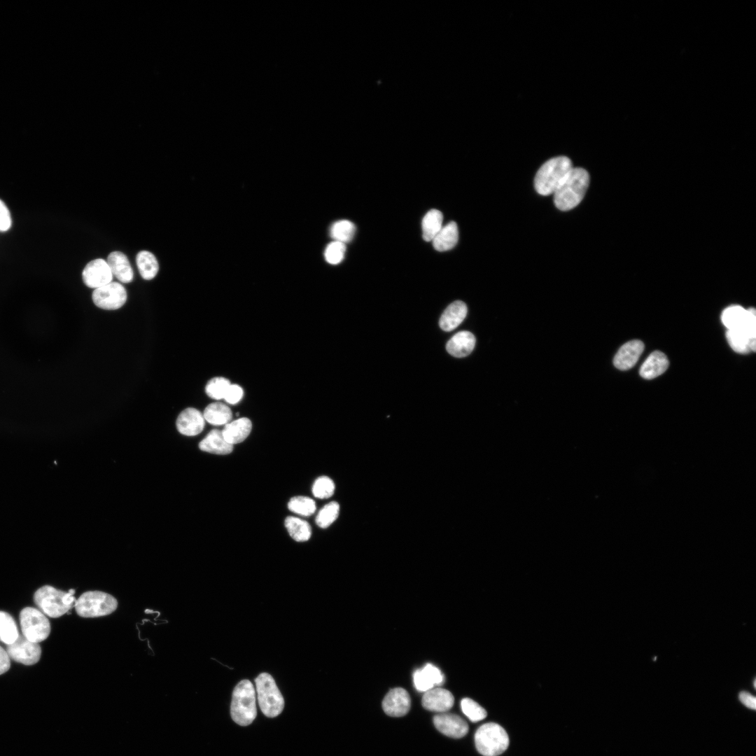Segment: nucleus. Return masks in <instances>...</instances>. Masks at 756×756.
<instances>
[{
	"label": "nucleus",
	"mask_w": 756,
	"mask_h": 756,
	"mask_svg": "<svg viewBox=\"0 0 756 756\" xmlns=\"http://www.w3.org/2000/svg\"><path fill=\"white\" fill-rule=\"evenodd\" d=\"M589 183V173L573 167L554 192V202L561 211H568L582 200Z\"/></svg>",
	"instance_id": "nucleus-1"
},
{
	"label": "nucleus",
	"mask_w": 756,
	"mask_h": 756,
	"mask_svg": "<svg viewBox=\"0 0 756 756\" xmlns=\"http://www.w3.org/2000/svg\"><path fill=\"white\" fill-rule=\"evenodd\" d=\"M573 168L571 160L566 156L550 159L536 174L534 187L536 192L544 196L554 194Z\"/></svg>",
	"instance_id": "nucleus-2"
},
{
	"label": "nucleus",
	"mask_w": 756,
	"mask_h": 756,
	"mask_svg": "<svg viewBox=\"0 0 756 756\" xmlns=\"http://www.w3.org/2000/svg\"><path fill=\"white\" fill-rule=\"evenodd\" d=\"M233 721L241 726L251 724L257 715L255 690L248 680L239 682L233 690L230 706Z\"/></svg>",
	"instance_id": "nucleus-3"
},
{
	"label": "nucleus",
	"mask_w": 756,
	"mask_h": 756,
	"mask_svg": "<svg viewBox=\"0 0 756 756\" xmlns=\"http://www.w3.org/2000/svg\"><path fill=\"white\" fill-rule=\"evenodd\" d=\"M259 706L267 717L274 718L281 713L284 699L272 676L265 672L255 679Z\"/></svg>",
	"instance_id": "nucleus-4"
},
{
	"label": "nucleus",
	"mask_w": 756,
	"mask_h": 756,
	"mask_svg": "<svg viewBox=\"0 0 756 756\" xmlns=\"http://www.w3.org/2000/svg\"><path fill=\"white\" fill-rule=\"evenodd\" d=\"M475 742L477 751L483 756H498L507 748L509 737L501 726L489 722L476 731Z\"/></svg>",
	"instance_id": "nucleus-5"
},
{
	"label": "nucleus",
	"mask_w": 756,
	"mask_h": 756,
	"mask_svg": "<svg viewBox=\"0 0 756 756\" xmlns=\"http://www.w3.org/2000/svg\"><path fill=\"white\" fill-rule=\"evenodd\" d=\"M77 614L82 617H97L113 612L118 601L112 595L100 592L89 591L80 595L74 605Z\"/></svg>",
	"instance_id": "nucleus-6"
},
{
	"label": "nucleus",
	"mask_w": 756,
	"mask_h": 756,
	"mask_svg": "<svg viewBox=\"0 0 756 756\" xmlns=\"http://www.w3.org/2000/svg\"><path fill=\"white\" fill-rule=\"evenodd\" d=\"M20 622L22 635L29 640L40 643L46 640L50 633V624L40 610L27 607L20 613Z\"/></svg>",
	"instance_id": "nucleus-7"
},
{
	"label": "nucleus",
	"mask_w": 756,
	"mask_h": 756,
	"mask_svg": "<svg viewBox=\"0 0 756 756\" xmlns=\"http://www.w3.org/2000/svg\"><path fill=\"white\" fill-rule=\"evenodd\" d=\"M66 592L50 585L39 588L34 595V601L38 608L47 616L59 617L72 608L64 603L63 598Z\"/></svg>",
	"instance_id": "nucleus-8"
},
{
	"label": "nucleus",
	"mask_w": 756,
	"mask_h": 756,
	"mask_svg": "<svg viewBox=\"0 0 756 756\" xmlns=\"http://www.w3.org/2000/svg\"><path fill=\"white\" fill-rule=\"evenodd\" d=\"M722 322L727 330L742 329L750 337H756V311L755 308L745 309L740 305H732L722 313Z\"/></svg>",
	"instance_id": "nucleus-9"
},
{
	"label": "nucleus",
	"mask_w": 756,
	"mask_h": 756,
	"mask_svg": "<svg viewBox=\"0 0 756 756\" xmlns=\"http://www.w3.org/2000/svg\"><path fill=\"white\" fill-rule=\"evenodd\" d=\"M127 298L125 288L121 284L114 281L94 289L92 295L94 304L106 310L120 308L126 302Z\"/></svg>",
	"instance_id": "nucleus-10"
},
{
	"label": "nucleus",
	"mask_w": 756,
	"mask_h": 756,
	"mask_svg": "<svg viewBox=\"0 0 756 756\" xmlns=\"http://www.w3.org/2000/svg\"><path fill=\"white\" fill-rule=\"evenodd\" d=\"M6 652L10 659L27 666L37 663L41 654L38 643L29 640L22 634H19L14 643L7 645Z\"/></svg>",
	"instance_id": "nucleus-11"
},
{
	"label": "nucleus",
	"mask_w": 756,
	"mask_h": 756,
	"mask_svg": "<svg viewBox=\"0 0 756 756\" xmlns=\"http://www.w3.org/2000/svg\"><path fill=\"white\" fill-rule=\"evenodd\" d=\"M82 277L88 287L96 289L111 283L113 274L105 260L97 258L86 265Z\"/></svg>",
	"instance_id": "nucleus-12"
},
{
	"label": "nucleus",
	"mask_w": 756,
	"mask_h": 756,
	"mask_svg": "<svg viewBox=\"0 0 756 756\" xmlns=\"http://www.w3.org/2000/svg\"><path fill=\"white\" fill-rule=\"evenodd\" d=\"M411 700L408 692L403 688L396 687L391 690L384 696L382 708L386 714L391 717H401L410 710Z\"/></svg>",
	"instance_id": "nucleus-13"
},
{
	"label": "nucleus",
	"mask_w": 756,
	"mask_h": 756,
	"mask_svg": "<svg viewBox=\"0 0 756 756\" xmlns=\"http://www.w3.org/2000/svg\"><path fill=\"white\" fill-rule=\"evenodd\" d=\"M436 729L443 734L451 738H462L468 732L467 722L458 715L451 713H440L433 718Z\"/></svg>",
	"instance_id": "nucleus-14"
},
{
	"label": "nucleus",
	"mask_w": 756,
	"mask_h": 756,
	"mask_svg": "<svg viewBox=\"0 0 756 756\" xmlns=\"http://www.w3.org/2000/svg\"><path fill=\"white\" fill-rule=\"evenodd\" d=\"M204 424L203 414L193 407L183 410L176 421L178 431L186 436H195L200 433L204 429Z\"/></svg>",
	"instance_id": "nucleus-15"
},
{
	"label": "nucleus",
	"mask_w": 756,
	"mask_h": 756,
	"mask_svg": "<svg viewBox=\"0 0 756 756\" xmlns=\"http://www.w3.org/2000/svg\"><path fill=\"white\" fill-rule=\"evenodd\" d=\"M454 702L452 694L441 687H434L426 691L421 701L425 709L442 713L451 709Z\"/></svg>",
	"instance_id": "nucleus-16"
},
{
	"label": "nucleus",
	"mask_w": 756,
	"mask_h": 756,
	"mask_svg": "<svg viewBox=\"0 0 756 756\" xmlns=\"http://www.w3.org/2000/svg\"><path fill=\"white\" fill-rule=\"evenodd\" d=\"M644 350L642 341L635 340L623 344L613 359L614 365L619 370H627L635 365Z\"/></svg>",
	"instance_id": "nucleus-17"
},
{
	"label": "nucleus",
	"mask_w": 756,
	"mask_h": 756,
	"mask_svg": "<svg viewBox=\"0 0 756 756\" xmlns=\"http://www.w3.org/2000/svg\"><path fill=\"white\" fill-rule=\"evenodd\" d=\"M414 685L420 692H426L440 685L444 681V676L440 669L431 664H427L423 668L414 671Z\"/></svg>",
	"instance_id": "nucleus-18"
},
{
	"label": "nucleus",
	"mask_w": 756,
	"mask_h": 756,
	"mask_svg": "<svg viewBox=\"0 0 756 756\" xmlns=\"http://www.w3.org/2000/svg\"><path fill=\"white\" fill-rule=\"evenodd\" d=\"M468 312L466 304L462 301L451 303L440 316L439 325L444 331H451L465 319Z\"/></svg>",
	"instance_id": "nucleus-19"
},
{
	"label": "nucleus",
	"mask_w": 756,
	"mask_h": 756,
	"mask_svg": "<svg viewBox=\"0 0 756 756\" xmlns=\"http://www.w3.org/2000/svg\"><path fill=\"white\" fill-rule=\"evenodd\" d=\"M475 337L469 331H461L455 334L447 343L446 349L454 357L463 358L474 349Z\"/></svg>",
	"instance_id": "nucleus-20"
},
{
	"label": "nucleus",
	"mask_w": 756,
	"mask_h": 756,
	"mask_svg": "<svg viewBox=\"0 0 756 756\" xmlns=\"http://www.w3.org/2000/svg\"><path fill=\"white\" fill-rule=\"evenodd\" d=\"M107 263L113 276L124 284L132 281L134 272L127 256L120 251L111 252L107 258Z\"/></svg>",
	"instance_id": "nucleus-21"
},
{
	"label": "nucleus",
	"mask_w": 756,
	"mask_h": 756,
	"mask_svg": "<svg viewBox=\"0 0 756 756\" xmlns=\"http://www.w3.org/2000/svg\"><path fill=\"white\" fill-rule=\"evenodd\" d=\"M668 365L666 356L659 351H654L642 364L639 373L643 378L652 379L663 374Z\"/></svg>",
	"instance_id": "nucleus-22"
},
{
	"label": "nucleus",
	"mask_w": 756,
	"mask_h": 756,
	"mask_svg": "<svg viewBox=\"0 0 756 756\" xmlns=\"http://www.w3.org/2000/svg\"><path fill=\"white\" fill-rule=\"evenodd\" d=\"M251 421L246 417L237 419L225 424L222 431L225 440L232 445L243 442L250 434Z\"/></svg>",
	"instance_id": "nucleus-23"
},
{
	"label": "nucleus",
	"mask_w": 756,
	"mask_h": 756,
	"mask_svg": "<svg viewBox=\"0 0 756 756\" xmlns=\"http://www.w3.org/2000/svg\"><path fill=\"white\" fill-rule=\"evenodd\" d=\"M199 448L203 451L224 455L232 451L233 445L225 440L221 430L214 429L200 442Z\"/></svg>",
	"instance_id": "nucleus-24"
},
{
	"label": "nucleus",
	"mask_w": 756,
	"mask_h": 756,
	"mask_svg": "<svg viewBox=\"0 0 756 756\" xmlns=\"http://www.w3.org/2000/svg\"><path fill=\"white\" fill-rule=\"evenodd\" d=\"M458 240V227L455 222L451 221L444 226L433 239V245L438 251H446L453 248Z\"/></svg>",
	"instance_id": "nucleus-25"
},
{
	"label": "nucleus",
	"mask_w": 756,
	"mask_h": 756,
	"mask_svg": "<svg viewBox=\"0 0 756 756\" xmlns=\"http://www.w3.org/2000/svg\"><path fill=\"white\" fill-rule=\"evenodd\" d=\"M202 414L205 421L214 426L225 425L232 416L230 407L221 402L209 404Z\"/></svg>",
	"instance_id": "nucleus-26"
},
{
	"label": "nucleus",
	"mask_w": 756,
	"mask_h": 756,
	"mask_svg": "<svg viewBox=\"0 0 756 756\" xmlns=\"http://www.w3.org/2000/svg\"><path fill=\"white\" fill-rule=\"evenodd\" d=\"M136 262L144 279L151 280L155 277L159 270V265L157 258L151 252L139 251L136 256Z\"/></svg>",
	"instance_id": "nucleus-27"
},
{
	"label": "nucleus",
	"mask_w": 756,
	"mask_h": 756,
	"mask_svg": "<svg viewBox=\"0 0 756 756\" xmlns=\"http://www.w3.org/2000/svg\"><path fill=\"white\" fill-rule=\"evenodd\" d=\"M443 216L437 209L428 211L422 220L423 238L426 241H432L442 227Z\"/></svg>",
	"instance_id": "nucleus-28"
},
{
	"label": "nucleus",
	"mask_w": 756,
	"mask_h": 756,
	"mask_svg": "<svg viewBox=\"0 0 756 756\" xmlns=\"http://www.w3.org/2000/svg\"><path fill=\"white\" fill-rule=\"evenodd\" d=\"M285 526L291 538L298 542L308 540L312 535L308 522L300 518L289 516L285 519Z\"/></svg>",
	"instance_id": "nucleus-29"
},
{
	"label": "nucleus",
	"mask_w": 756,
	"mask_h": 756,
	"mask_svg": "<svg viewBox=\"0 0 756 756\" xmlns=\"http://www.w3.org/2000/svg\"><path fill=\"white\" fill-rule=\"evenodd\" d=\"M18 636V629L13 617L6 612L0 611V640L7 645H10L16 640Z\"/></svg>",
	"instance_id": "nucleus-30"
},
{
	"label": "nucleus",
	"mask_w": 756,
	"mask_h": 756,
	"mask_svg": "<svg viewBox=\"0 0 756 756\" xmlns=\"http://www.w3.org/2000/svg\"><path fill=\"white\" fill-rule=\"evenodd\" d=\"M355 225L348 220H340L330 227V234L334 241L346 244L350 241L355 234Z\"/></svg>",
	"instance_id": "nucleus-31"
},
{
	"label": "nucleus",
	"mask_w": 756,
	"mask_h": 756,
	"mask_svg": "<svg viewBox=\"0 0 756 756\" xmlns=\"http://www.w3.org/2000/svg\"><path fill=\"white\" fill-rule=\"evenodd\" d=\"M726 337L732 349L738 354H748L750 351L748 341L752 337L744 330H727Z\"/></svg>",
	"instance_id": "nucleus-32"
},
{
	"label": "nucleus",
	"mask_w": 756,
	"mask_h": 756,
	"mask_svg": "<svg viewBox=\"0 0 756 756\" xmlns=\"http://www.w3.org/2000/svg\"><path fill=\"white\" fill-rule=\"evenodd\" d=\"M290 511L301 516H310L316 510L315 501L307 496H295L288 503Z\"/></svg>",
	"instance_id": "nucleus-33"
},
{
	"label": "nucleus",
	"mask_w": 756,
	"mask_h": 756,
	"mask_svg": "<svg viewBox=\"0 0 756 756\" xmlns=\"http://www.w3.org/2000/svg\"><path fill=\"white\" fill-rule=\"evenodd\" d=\"M339 512V504L335 501L330 502L320 510L316 517V523L321 528H327L336 520Z\"/></svg>",
	"instance_id": "nucleus-34"
},
{
	"label": "nucleus",
	"mask_w": 756,
	"mask_h": 756,
	"mask_svg": "<svg viewBox=\"0 0 756 756\" xmlns=\"http://www.w3.org/2000/svg\"><path fill=\"white\" fill-rule=\"evenodd\" d=\"M230 384V381L225 377H214L207 382L205 392L211 398L215 400L223 399Z\"/></svg>",
	"instance_id": "nucleus-35"
},
{
	"label": "nucleus",
	"mask_w": 756,
	"mask_h": 756,
	"mask_svg": "<svg viewBox=\"0 0 756 756\" xmlns=\"http://www.w3.org/2000/svg\"><path fill=\"white\" fill-rule=\"evenodd\" d=\"M461 706L463 713L473 722L484 719L487 715L484 708L470 698L463 699Z\"/></svg>",
	"instance_id": "nucleus-36"
},
{
	"label": "nucleus",
	"mask_w": 756,
	"mask_h": 756,
	"mask_svg": "<svg viewBox=\"0 0 756 756\" xmlns=\"http://www.w3.org/2000/svg\"><path fill=\"white\" fill-rule=\"evenodd\" d=\"M333 481L327 476L318 477L312 486L313 495L318 498H328L332 496L335 491Z\"/></svg>",
	"instance_id": "nucleus-37"
},
{
	"label": "nucleus",
	"mask_w": 756,
	"mask_h": 756,
	"mask_svg": "<svg viewBox=\"0 0 756 756\" xmlns=\"http://www.w3.org/2000/svg\"><path fill=\"white\" fill-rule=\"evenodd\" d=\"M345 252V244L333 241L327 246L324 255L328 263L337 265L342 261L344 258Z\"/></svg>",
	"instance_id": "nucleus-38"
},
{
	"label": "nucleus",
	"mask_w": 756,
	"mask_h": 756,
	"mask_svg": "<svg viewBox=\"0 0 756 756\" xmlns=\"http://www.w3.org/2000/svg\"><path fill=\"white\" fill-rule=\"evenodd\" d=\"M243 389L237 384H230L224 396V400L230 404H236L243 396Z\"/></svg>",
	"instance_id": "nucleus-39"
},
{
	"label": "nucleus",
	"mask_w": 756,
	"mask_h": 756,
	"mask_svg": "<svg viewBox=\"0 0 756 756\" xmlns=\"http://www.w3.org/2000/svg\"><path fill=\"white\" fill-rule=\"evenodd\" d=\"M11 226V217L6 205L0 200V231H7Z\"/></svg>",
	"instance_id": "nucleus-40"
},
{
	"label": "nucleus",
	"mask_w": 756,
	"mask_h": 756,
	"mask_svg": "<svg viewBox=\"0 0 756 756\" xmlns=\"http://www.w3.org/2000/svg\"><path fill=\"white\" fill-rule=\"evenodd\" d=\"M739 700L746 707L755 710L756 708V699L755 697L747 692H741L739 695Z\"/></svg>",
	"instance_id": "nucleus-41"
},
{
	"label": "nucleus",
	"mask_w": 756,
	"mask_h": 756,
	"mask_svg": "<svg viewBox=\"0 0 756 756\" xmlns=\"http://www.w3.org/2000/svg\"><path fill=\"white\" fill-rule=\"evenodd\" d=\"M10 666V657L6 650L0 646V675L8 671Z\"/></svg>",
	"instance_id": "nucleus-42"
}]
</instances>
